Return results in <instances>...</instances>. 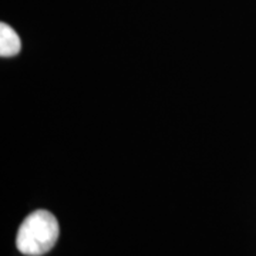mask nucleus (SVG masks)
<instances>
[{"instance_id":"obj_1","label":"nucleus","mask_w":256,"mask_h":256,"mask_svg":"<svg viewBox=\"0 0 256 256\" xmlns=\"http://www.w3.org/2000/svg\"><path fill=\"white\" fill-rule=\"evenodd\" d=\"M60 235L58 220L52 212L37 210L22 222L16 235V246L26 256H43L48 254Z\"/></svg>"},{"instance_id":"obj_2","label":"nucleus","mask_w":256,"mask_h":256,"mask_svg":"<svg viewBox=\"0 0 256 256\" xmlns=\"http://www.w3.org/2000/svg\"><path fill=\"white\" fill-rule=\"evenodd\" d=\"M20 37L10 28L9 24H0V56L2 57H13L20 52Z\"/></svg>"}]
</instances>
